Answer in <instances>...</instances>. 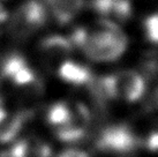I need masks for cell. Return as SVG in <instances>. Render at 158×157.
I'll return each mask as SVG.
<instances>
[{
	"mask_svg": "<svg viewBox=\"0 0 158 157\" xmlns=\"http://www.w3.org/2000/svg\"><path fill=\"white\" fill-rule=\"evenodd\" d=\"M54 19L60 24L69 23L82 11L84 0H46Z\"/></svg>",
	"mask_w": 158,
	"mask_h": 157,
	"instance_id": "ba28073f",
	"label": "cell"
},
{
	"mask_svg": "<svg viewBox=\"0 0 158 157\" xmlns=\"http://www.w3.org/2000/svg\"><path fill=\"white\" fill-rule=\"evenodd\" d=\"M58 74L65 82L75 84V86L88 84L94 78L91 70H89L87 66L69 60L64 61L61 65L59 66Z\"/></svg>",
	"mask_w": 158,
	"mask_h": 157,
	"instance_id": "52a82bcc",
	"label": "cell"
},
{
	"mask_svg": "<svg viewBox=\"0 0 158 157\" xmlns=\"http://www.w3.org/2000/svg\"><path fill=\"white\" fill-rule=\"evenodd\" d=\"M70 117V106L64 102H58L50 106L46 114V120L53 126H61L68 121Z\"/></svg>",
	"mask_w": 158,
	"mask_h": 157,
	"instance_id": "30bf717a",
	"label": "cell"
},
{
	"mask_svg": "<svg viewBox=\"0 0 158 157\" xmlns=\"http://www.w3.org/2000/svg\"><path fill=\"white\" fill-rule=\"evenodd\" d=\"M42 54L48 60H59L69 56L73 50L70 39L59 35H52L44 38L40 44Z\"/></svg>",
	"mask_w": 158,
	"mask_h": 157,
	"instance_id": "8992f818",
	"label": "cell"
},
{
	"mask_svg": "<svg viewBox=\"0 0 158 157\" xmlns=\"http://www.w3.org/2000/svg\"><path fill=\"white\" fill-rule=\"evenodd\" d=\"M52 149L48 143L37 139H26V150L23 157H51Z\"/></svg>",
	"mask_w": 158,
	"mask_h": 157,
	"instance_id": "8fae6325",
	"label": "cell"
},
{
	"mask_svg": "<svg viewBox=\"0 0 158 157\" xmlns=\"http://www.w3.org/2000/svg\"><path fill=\"white\" fill-rule=\"evenodd\" d=\"M144 31L151 43L158 44V13L152 14L144 20Z\"/></svg>",
	"mask_w": 158,
	"mask_h": 157,
	"instance_id": "7c38bea8",
	"label": "cell"
},
{
	"mask_svg": "<svg viewBox=\"0 0 158 157\" xmlns=\"http://www.w3.org/2000/svg\"><path fill=\"white\" fill-rule=\"evenodd\" d=\"M58 157H89L87 153H84L80 149H67L65 151H62Z\"/></svg>",
	"mask_w": 158,
	"mask_h": 157,
	"instance_id": "5bb4252c",
	"label": "cell"
},
{
	"mask_svg": "<svg viewBox=\"0 0 158 157\" xmlns=\"http://www.w3.org/2000/svg\"><path fill=\"white\" fill-rule=\"evenodd\" d=\"M31 117V112L21 111L15 114H7L4 120L0 121V143H8L22 131L24 122Z\"/></svg>",
	"mask_w": 158,
	"mask_h": 157,
	"instance_id": "9c48e42d",
	"label": "cell"
},
{
	"mask_svg": "<svg viewBox=\"0 0 158 157\" xmlns=\"http://www.w3.org/2000/svg\"><path fill=\"white\" fill-rule=\"evenodd\" d=\"M26 150V139L20 140L7 150L0 153V157H23Z\"/></svg>",
	"mask_w": 158,
	"mask_h": 157,
	"instance_id": "4fadbf2b",
	"label": "cell"
},
{
	"mask_svg": "<svg viewBox=\"0 0 158 157\" xmlns=\"http://www.w3.org/2000/svg\"><path fill=\"white\" fill-rule=\"evenodd\" d=\"M147 148L151 151H158V132H155L147 140Z\"/></svg>",
	"mask_w": 158,
	"mask_h": 157,
	"instance_id": "9a60e30c",
	"label": "cell"
},
{
	"mask_svg": "<svg viewBox=\"0 0 158 157\" xmlns=\"http://www.w3.org/2000/svg\"><path fill=\"white\" fill-rule=\"evenodd\" d=\"M7 19H8V12L6 11V8L2 5H0V23L5 22Z\"/></svg>",
	"mask_w": 158,
	"mask_h": 157,
	"instance_id": "2e32d148",
	"label": "cell"
},
{
	"mask_svg": "<svg viewBox=\"0 0 158 157\" xmlns=\"http://www.w3.org/2000/svg\"><path fill=\"white\" fill-rule=\"evenodd\" d=\"M92 8L104 20L118 26L132 16V4L129 0H94Z\"/></svg>",
	"mask_w": 158,
	"mask_h": 157,
	"instance_id": "5b68a950",
	"label": "cell"
},
{
	"mask_svg": "<svg viewBox=\"0 0 158 157\" xmlns=\"http://www.w3.org/2000/svg\"><path fill=\"white\" fill-rule=\"evenodd\" d=\"M48 19L46 9L38 0H27L14 14L10 29L15 37L26 38L40 30Z\"/></svg>",
	"mask_w": 158,
	"mask_h": 157,
	"instance_id": "3957f363",
	"label": "cell"
},
{
	"mask_svg": "<svg viewBox=\"0 0 158 157\" xmlns=\"http://www.w3.org/2000/svg\"><path fill=\"white\" fill-rule=\"evenodd\" d=\"M70 42L94 61L109 62L119 59L127 49V37L118 24L102 19L92 28H79Z\"/></svg>",
	"mask_w": 158,
	"mask_h": 157,
	"instance_id": "6da1fadb",
	"label": "cell"
},
{
	"mask_svg": "<svg viewBox=\"0 0 158 157\" xmlns=\"http://www.w3.org/2000/svg\"><path fill=\"white\" fill-rule=\"evenodd\" d=\"M91 121V112L83 103H75L70 108V117L66 124L57 127L56 135L62 142H75L84 136Z\"/></svg>",
	"mask_w": 158,
	"mask_h": 157,
	"instance_id": "277c9868",
	"label": "cell"
},
{
	"mask_svg": "<svg viewBox=\"0 0 158 157\" xmlns=\"http://www.w3.org/2000/svg\"><path fill=\"white\" fill-rule=\"evenodd\" d=\"M157 103H158V95H157Z\"/></svg>",
	"mask_w": 158,
	"mask_h": 157,
	"instance_id": "ac0fdd59",
	"label": "cell"
},
{
	"mask_svg": "<svg viewBox=\"0 0 158 157\" xmlns=\"http://www.w3.org/2000/svg\"><path fill=\"white\" fill-rule=\"evenodd\" d=\"M7 111H6V109H5L4 106V102H2V100L0 98V121L1 120H4L5 118L7 117Z\"/></svg>",
	"mask_w": 158,
	"mask_h": 157,
	"instance_id": "e0dca14e",
	"label": "cell"
},
{
	"mask_svg": "<svg viewBox=\"0 0 158 157\" xmlns=\"http://www.w3.org/2000/svg\"><path fill=\"white\" fill-rule=\"evenodd\" d=\"M139 136L128 125L123 124L103 128L95 141V147L103 153H131L139 148Z\"/></svg>",
	"mask_w": 158,
	"mask_h": 157,
	"instance_id": "7a4b0ae2",
	"label": "cell"
}]
</instances>
